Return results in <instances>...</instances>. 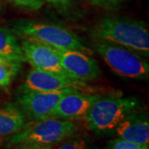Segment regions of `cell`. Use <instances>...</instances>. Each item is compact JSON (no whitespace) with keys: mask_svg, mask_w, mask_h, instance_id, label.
Returning a JSON list of instances; mask_svg holds the SVG:
<instances>
[{"mask_svg":"<svg viewBox=\"0 0 149 149\" xmlns=\"http://www.w3.org/2000/svg\"><path fill=\"white\" fill-rule=\"evenodd\" d=\"M76 91L63 90L56 91H27L22 92L17 101L24 115L35 121L52 117L53 112L62 96Z\"/></svg>","mask_w":149,"mask_h":149,"instance_id":"8992f818","label":"cell"},{"mask_svg":"<svg viewBox=\"0 0 149 149\" xmlns=\"http://www.w3.org/2000/svg\"><path fill=\"white\" fill-rule=\"evenodd\" d=\"M139 105L133 97L100 95L91 107L85 120L87 126L96 133L114 131L115 128Z\"/></svg>","mask_w":149,"mask_h":149,"instance_id":"3957f363","label":"cell"},{"mask_svg":"<svg viewBox=\"0 0 149 149\" xmlns=\"http://www.w3.org/2000/svg\"><path fill=\"white\" fill-rule=\"evenodd\" d=\"M0 53L25 59L16 35L12 30L3 27H0Z\"/></svg>","mask_w":149,"mask_h":149,"instance_id":"4fadbf2b","label":"cell"},{"mask_svg":"<svg viewBox=\"0 0 149 149\" xmlns=\"http://www.w3.org/2000/svg\"><path fill=\"white\" fill-rule=\"evenodd\" d=\"M2 9V4H1V2H0V11Z\"/></svg>","mask_w":149,"mask_h":149,"instance_id":"7402d4cb","label":"cell"},{"mask_svg":"<svg viewBox=\"0 0 149 149\" xmlns=\"http://www.w3.org/2000/svg\"><path fill=\"white\" fill-rule=\"evenodd\" d=\"M24 61H26L25 59L21 58V57L0 53V63H20L22 64Z\"/></svg>","mask_w":149,"mask_h":149,"instance_id":"d6986e66","label":"cell"},{"mask_svg":"<svg viewBox=\"0 0 149 149\" xmlns=\"http://www.w3.org/2000/svg\"><path fill=\"white\" fill-rule=\"evenodd\" d=\"M31 149H52L50 148H44V147H40V148H33Z\"/></svg>","mask_w":149,"mask_h":149,"instance_id":"44dd1931","label":"cell"},{"mask_svg":"<svg viewBox=\"0 0 149 149\" xmlns=\"http://www.w3.org/2000/svg\"><path fill=\"white\" fill-rule=\"evenodd\" d=\"M87 88L85 81L75 80L69 76L32 69L21 85L22 92L27 91H56L75 90L81 91Z\"/></svg>","mask_w":149,"mask_h":149,"instance_id":"52a82bcc","label":"cell"},{"mask_svg":"<svg viewBox=\"0 0 149 149\" xmlns=\"http://www.w3.org/2000/svg\"><path fill=\"white\" fill-rule=\"evenodd\" d=\"M61 64L70 77L81 81L96 79L100 75L98 63L91 56L73 50H56Z\"/></svg>","mask_w":149,"mask_h":149,"instance_id":"9c48e42d","label":"cell"},{"mask_svg":"<svg viewBox=\"0 0 149 149\" xmlns=\"http://www.w3.org/2000/svg\"><path fill=\"white\" fill-rule=\"evenodd\" d=\"M94 48L118 74L131 79L148 77V62L139 54L116 44L100 40H95Z\"/></svg>","mask_w":149,"mask_h":149,"instance_id":"5b68a950","label":"cell"},{"mask_svg":"<svg viewBox=\"0 0 149 149\" xmlns=\"http://www.w3.org/2000/svg\"><path fill=\"white\" fill-rule=\"evenodd\" d=\"M95 40L129 49L144 58L149 56V31L143 22L128 17H104L92 28Z\"/></svg>","mask_w":149,"mask_h":149,"instance_id":"6da1fadb","label":"cell"},{"mask_svg":"<svg viewBox=\"0 0 149 149\" xmlns=\"http://www.w3.org/2000/svg\"><path fill=\"white\" fill-rule=\"evenodd\" d=\"M105 149H145L138 144L133 143L122 139H116L109 142Z\"/></svg>","mask_w":149,"mask_h":149,"instance_id":"2e32d148","label":"cell"},{"mask_svg":"<svg viewBox=\"0 0 149 149\" xmlns=\"http://www.w3.org/2000/svg\"><path fill=\"white\" fill-rule=\"evenodd\" d=\"M58 149H94V148L89 139L86 138H77L66 142Z\"/></svg>","mask_w":149,"mask_h":149,"instance_id":"9a60e30c","label":"cell"},{"mask_svg":"<svg viewBox=\"0 0 149 149\" xmlns=\"http://www.w3.org/2000/svg\"><path fill=\"white\" fill-rule=\"evenodd\" d=\"M25 125V115L17 105L10 104L0 108V137L18 133Z\"/></svg>","mask_w":149,"mask_h":149,"instance_id":"7c38bea8","label":"cell"},{"mask_svg":"<svg viewBox=\"0 0 149 149\" xmlns=\"http://www.w3.org/2000/svg\"><path fill=\"white\" fill-rule=\"evenodd\" d=\"M114 131L119 139L149 149V123L147 118L131 113L118 125Z\"/></svg>","mask_w":149,"mask_h":149,"instance_id":"8fae6325","label":"cell"},{"mask_svg":"<svg viewBox=\"0 0 149 149\" xmlns=\"http://www.w3.org/2000/svg\"><path fill=\"white\" fill-rule=\"evenodd\" d=\"M100 96L78 91L67 93L61 98L52 117L70 121L85 118L92 104Z\"/></svg>","mask_w":149,"mask_h":149,"instance_id":"30bf717a","label":"cell"},{"mask_svg":"<svg viewBox=\"0 0 149 149\" xmlns=\"http://www.w3.org/2000/svg\"><path fill=\"white\" fill-rule=\"evenodd\" d=\"M21 66L20 63H0V87L6 88L10 85Z\"/></svg>","mask_w":149,"mask_h":149,"instance_id":"5bb4252c","label":"cell"},{"mask_svg":"<svg viewBox=\"0 0 149 149\" xmlns=\"http://www.w3.org/2000/svg\"><path fill=\"white\" fill-rule=\"evenodd\" d=\"M77 131V126L70 120L51 117L26 124L21 131L12 137L10 143L13 145L40 148L62 142Z\"/></svg>","mask_w":149,"mask_h":149,"instance_id":"277c9868","label":"cell"},{"mask_svg":"<svg viewBox=\"0 0 149 149\" xmlns=\"http://www.w3.org/2000/svg\"><path fill=\"white\" fill-rule=\"evenodd\" d=\"M124 0H91V2L96 6H100L105 8H112L119 5Z\"/></svg>","mask_w":149,"mask_h":149,"instance_id":"ac0fdd59","label":"cell"},{"mask_svg":"<svg viewBox=\"0 0 149 149\" xmlns=\"http://www.w3.org/2000/svg\"><path fill=\"white\" fill-rule=\"evenodd\" d=\"M59 11H65L68 8L70 0H45Z\"/></svg>","mask_w":149,"mask_h":149,"instance_id":"ffe728a7","label":"cell"},{"mask_svg":"<svg viewBox=\"0 0 149 149\" xmlns=\"http://www.w3.org/2000/svg\"><path fill=\"white\" fill-rule=\"evenodd\" d=\"M13 32L22 39L32 40L56 50H73L91 56L93 52L70 30L60 25L19 19L13 24Z\"/></svg>","mask_w":149,"mask_h":149,"instance_id":"7a4b0ae2","label":"cell"},{"mask_svg":"<svg viewBox=\"0 0 149 149\" xmlns=\"http://www.w3.org/2000/svg\"><path fill=\"white\" fill-rule=\"evenodd\" d=\"M14 5L30 10L40 9L46 2L45 0H8Z\"/></svg>","mask_w":149,"mask_h":149,"instance_id":"e0dca14e","label":"cell"},{"mask_svg":"<svg viewBox=\"0 0 149 149\" xmlns=\"http://www.w3.org/2000/svg\"><path fill=\"white\" fill-rule=\"evenodd\" d=\"M21 48L24 58L32 65V69L69 76L61 66L56 49L26 39L21 42Z\"/></svg>","mask_w":149,"mask_h":149,"instance_id":"ba28073f","label":"cell"}]
</instances>
